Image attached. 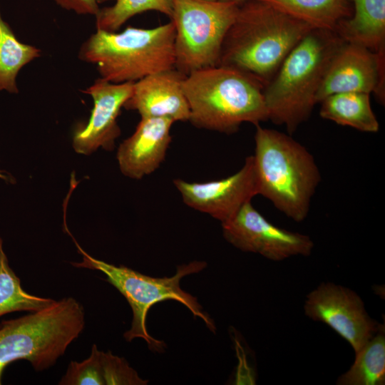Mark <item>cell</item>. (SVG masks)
Returning <instances> with one entry per match:
<instances>
[{"instance_id":"6da1fadb","label":"cell","mask_w":385,"mask_h":385,"mask_svg":"<svg viewBox=\"0 0 385 385\" xmlns=\"http://www.w3.org/2000/svg\"><path fill=\"white\" fill-rule=\"evenodd\" d=\"M312 29L265 2L247 0L227 31L218 65L244 73L264 88Z\"/></svg>"},{"instance_id":"7a4b0ae2","label":"cell","mask_w":385,"mask_h":385,"mask_svg":"<svg viewBox=\"0 0 385 385\" xmlns=\"http://www.w3.org/2000/svg\"><path fill=\"white\" fill-rule=\"evenodd\" d=\"M345 41L334 31L312 29L264 87L268 120L292 135L311 115L327 67Z\"/></svg>"},{"instance_id":"3957f363","label":"cell","mask_w":385,"mask_h":385,"mask_svg":"<svg viewBox=\"0 0 385 385\" xmlns=\"http://www.w3.org/2000/svg\"><path fill=\"white\" fill-rule=\"evenodd\" d=\"M255 126L252 156L258 195L294 222L304 221L321 182L314 158L291 135Z\"/></svg>"},{"instance_id":"277c9868","label":"cell","mask_w":385,"mask_h":385,"mask_svg":"<svg viewBox=\"0 0 385 385\" xmlns=\"http://www.w3.org/2000/svg\"><path fill=\"white\" fill-rule=\"evenodd\" d=\"M183 90L188 121L197 128L230 134L243 123L268 120L263 88L235 69L218 65L197 70L185 77Z\"/></svg>"},{"instance_id":"5b68a950","label":"cell","mask_w":385,"mask_h":385,"mask_svg":"<svg viewBox=\"0 0 385 385\" xmlns=\"http://www.w3.org/2000/svg\"><path fill=\"white\" fill-rule=\"evenodd\" d=\"M174 42L171 21L153 29L128 26L119 33L96 30L82 43L78 58L95 64L107 81L135 82L175 68Z\"/></svg>"},{"instance_id":"8992f818","label":"cell","mask_w":385,"mask_h":385,"mask_svg":"<svg viewBox=\"0 0 385 385\" xmlns=\"http://www.w3.org/2000/svg\"><path fill=\"white\" fill-rule=\"evenodd\" d=\"M85 327L83 306L73 297L0 325V384L4 369L29 361L35 371L53 366Z\"/></svg>"},{"instance_id":"52a82bcc","label":"cell","mask_w":385,"mask_h":385,"mask_svg":"<svg viewBox=\"0 0 385 385\" xmlns=\"http://www.w3.org/2000/svg\"><path fill=\"white\" fill-rule=\"evenodd\" d=\"M82 261L71 262L78 268H86L103 272L106 280L115 287L130 304L133 312L131 327L123 337L127 342L135 338L144 339L150 349L160 351L164 343L151 337L146 327V317L153 305L162 301L173 299L185 305L195 317H200L206 326L215 332V326L202 310L197 299L183 290L180 282L183 277L200 272L206 267L205 262H192L180 265L170 277H153L123 265L115 266L96 259L85 252L75 241Z\"/></svg>"},{"instance_id":"ba28073f","label":"cell","mask_w":385,"mask_h":385,"mask_svg":"<svg viewBox=\"0 0 385 385\" xmlns=\"http://www.w3.org/2000/svg\"><path fill=\"white\" fill-rule=\"evenodd\" d=\"M239 7L230 1L173 0L174 67L187 76L218 66L225 36Z\"/></svg>"},{"instance_id":"9c48e42d","label":"cell","mask_w":385,"mask_h":385,"mask_svg":"<svg viewBox=\"0 0 385 385\" xmlns=\"http://www.w3.org/2000/svg\"><path fill=\"white\" fill-rule=\"evenodd\" d=\"M305 315L326 324L357 352L383 324L371 319L353 290L332 282L320 284L306 298Z\"/></svg>"},{"instance_id":"30bf717a","label":"cell","mask_w":385,"mask_h":385,"mask_svg":"<svg viewBox=\"0 0 385 385\" xmlns=\"http://www.w3.org/2000/svg\"><path fill=\"white\" fill-rule=\"evenodd\" d=\"M221 225L225 239L234 247L243 252L260 254L272 261L298 255L309 256L314 247V242L308 235L273 225L251 202Z\"/></svg>"},{"instance_id":"8fae6325","label":"cell","mask_w":385,"mask_h":385,"mask_svg":"<svg viewBox=\"0 0 385 385\" xmlns=\"http://www.w3.org/2000/svg\"><path fill=\"white\" fill-rule=\"evenodd\" d=\"M385 48L372 51L344 42L332 58L316 96V103L342 92L374 93L384 103Z\"/></svg>"},{"instance_id":"7c38bea8","label":"cell","mask_w":385,"mask_h":385,"mask_svg":"<svg viewBox=\"0 0 385 385\" xmlns=\"http://www.w3.org/2000/svg\"><path fill=\"white\" fill-rule=\"evenodd\" d=\"M186 205L206 213L221 223L232 218L258 195L253 156L246 158L243 166L225 178L204 183L173 180Z\"/></svg>"},{"instance_id":"4fadbf2b","label":"cell","mask_w":385,"mask_h":385,"mask_svg":"<svg viewBox=\"0 0 385 385\" xmlns=\"http://www.w3.org/2000/svg\"><path fill=\"white\" fill-rule=\"evenodd\" d=\"M133 83H115L99 78L83 91L92 97L93 108L88 121L74 130L73 147L76 153L90 155L99 148L113 149L115 140L120 134L117 118L132 94Z\"/></svg>"},{"instance_id":"5bb4252c","label":"cell","mask_w":385,"mask_h":385,"mask_svg":"<svg viewBox=\"0 0 385 385\" xmlns=\"http://www.w3.org/2000/svg\"><path fill=\"white\" fill-rule=\"evenodd\" d=\"M185 74L172 68L148 75L133 83L123 107L136 111L141 118H165L188 121L190 108L183 90Z\"/></svg>"},{"instance_id":"9a60e30c","label":"cell","mask_w":385,"mask_h":385,"mask_svg":"<svg viewBox=\"0 0 385 385\" xmlns=\"http://www.w3.org/2000/svg\"><path fill=\"white\" fill-rule=\"evenodd\" d=\"M173 123L165 118H141L134 133L118 149V165L125 176L139 180L160 167L171 142Z\"/></svg>"},{"instance_id":"2e32d148","label":"cell","mask_w":385,"mask_h":385,"mask_svg":"<svg viewBox=\"0 0 385 385\" xmlns=\"http://www.w3.org/2000/svg\"><path fill=\"white\" fill-rule=\"evenodd\" d=\"M127 361L111 351L98 350L93 344L88 358L78 362L71 361L60 385H145Z\"/></svg>"},{"instance_id":"e0dca14e","label":"cell","mask_w":385,"mask_h":385,"mask_svg":"<svg viewBox=\"0 0 385 385\" xmlns=\"http://www.w3.org/2000/svg\"><path fill=\"white\" fill-rule=\"evenodd\" d=\"M354 14L334 31L346 42L378 52L385 48V0H351Z\"/></svg>"},{"instance_id":"ac0fdd59","label":"cell","mask_w":385,"mask_h":385,"mask_svg":"<svg viewBox=\"0 0 385 385\" xmlns=\"http://www.w3.org/2000/svg\"><path fill=\"white\" fill-rule=\"evenodd\" d=\"M320 103L319 115L324 119L366 133H376L379 130L369 93H337L327 96Z\"/></svg>"},{"instance_id":"d6986e66","label":"cell","mask_w":385,"mask_h":385,"mask_svg":"<svg viewBox=\"0 0 385 385\" xmlns=\"http://www.w3.org/2000/svg\"><path fill=\"white\" fill-rule=\"evenodd\" d=\"M312 29L334 31L352 15L348 0H260Z\"/></svg>"},{"instance_id":"ffe728a7","label":"cell","mask_w":385,"mask_h":385,"mask_svg":"<svg viewBox=\"0 0 385 385\" xmlns=\"http://www.w3.org/2000/svg\"><path fill=\"white\" fill-rule=\"evenodd\" d=\"M349 369L337 380L338 385L385 384V328L379 330L357 351Z\"/></svg>"},{"instance_id":"44dd1931","label":"cell","mask_w":385,"mask_h":385,"mask_svg":"<svg viewBox=\"0 0 385 385\" xmlns=\"http://www.w3.org/2000/svg\"><path fill=\"white\" fill-rule=\"evenodd\" d=\"M40 56V50L20 42L0 11V91L17 93L16 78L25 65Z\"/></svg>"},{"instance_id":"7402d4cb","label":"cell","mask_w":385,"mask_h":385,"mask_svg":"<svg viewBox=\"0 0 385 385\" xmlns=\"http://www.w3.org/2000/svg\"><path fill=\"white\" fill-rule=\"evenodd\" d=\"M56 300L26 292L11 270L0 238V317L13 312H36L53 304Z\"/></svg>"},{"instance_id":"603a6c76","label":"cell","mask_w":385,"mask_h":385,"mask_svg":"<svg viewBox=\"0 0 385 385\" xmlns=\"http://www.w3.org/2000/svg\"><path fill=\"white\" fill-rule=\"evenodd\" d=\"M114 1L112 6L100 9L96 16V30L117 31L131 17L148 11H155L170 18L173 0H98Z\"/></svg>"},{"instance_id":"cb8c5ba5","label":"cell","mask_w":385,"mask_h":385,"mask_svg":"<svg viewBox=\"0 0 385 385\" xmlns=\"http://www.w3.org/2000/svg\"><path fill=\"white\" fill-rule=\"evenodd\" d=\"M61 8L80 15L96 16L100 8L98 0H53Z\"/></svg>"},{"instance_id":"d4e9b609","label":"cell","mask_w":385,"mask_h":385,"mask_svg":"<svg viewBox=\"0 0 385 385\" xmlns=\"http://www.w3.org/2000/svg\"><path fill=\"white\" fill-rule=\"evenodd\" d=\"M210 1H219V0H210ZM223 1H230L235 2V3L238 4H241L244 3L247 0H223Z\"/></svg>"},{"instance_id":"484cf974","label":"cell","mask_w":385,"mask_h":385,"mask_svg":"<svg viewBox=\"0 0 385 385\" xmlns=\"http://www.w3.org/2000/svg\"><path fill=\"white\" fill-rule=\"evenodd\" d=\"M0 178L6 180V177L2 175L1 171H0Z\"/></svg>"}]
</instances>
